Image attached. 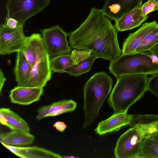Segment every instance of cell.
I'll return each mask as SVG.
<instances>
[{"instance_id":"obj_1","label":"cell","mask_w":158,"mask_h":158,"mask_svg":"<svg viewBox=\"0 0 158 158\" xmlns=\"http://www.w3.org/2000/svg\"><path fill=\"white\" fill-rule=\"evenodd\" d=\"M117 29L101 9L93 7L85 21L68 33L69 44L78 50H86L111 61L122 54Z\"/></svg>"},{"instance_id":"obj_2","label":"cell","mask_w":158,"mask_h":158,"mask_svg":"<svg viewBox=\"0 0 158 158\" xmlns=\"http://www.w3.org/2000/svg\"><path fill=\"white\" fill-rule=\"evenodd\" d=\"M148 79L147 75L139 74L123 75L117 78L108 100L114 113L127 112L143 97L148 90Z\"/></svg>"},{"instance_id":"obj_3","label":"cell","mask_w":158,"mask_h":158,"mask_svg":"<svg viewBox=\"0 0 158 158\" xmlns=\"http://www.w3.org/2000/svg\"><path fill=\"white\" fill-rule=\"evenodd\" d=\"M113 83L112 78L103 72L96 73L86 82L84 87V128L90 124L98 116Z\"/></svg>"},{"instance_id":"obj_4","label":"cell","mask_w":158,"mask_h":158,"mask_svg":"<svg viewBox=\"0 0 158 158\" xmlns=\"http://www.w3.org/2000/svg\"><path fill=\"white\" fill-rule=\"evenodd\" d=\"M109 69L117 79L127 74L152 75L158 72V60L156 57L148 53L122 54L110 61Z\"/></svg>"},{"instance_id":"obj_5","label":"cell","mask_w":158,"mask_h":158,"mask_svg":"<svg viewBox=\"0 0 158 158\" xmlns=\"http://www.w3.org/2000/svg\"><path fill=\"white\" fill-rule=\"evenodd\" d=\"M28 38L35 49L36 59L32 67L31 77L23 86L43 88L52 77L50 57L44 46L41 35L33 33L28 36Z\"/></svg>"},{"instance_id":"obj_6","label":"cell","mask_w":158,"mask_h":158,"mask_svg":"<svg viewBox=\"0 0 158 158\" xmlns=\"http://www.w3.org/2000/svg\"><path fill=\"white\" fill-rule=\"evenodd\" d=\"M151 133L150 123L131 127L118 139L114 150L115 157L138 158L143 139Z\"/></svg>"},{"instance_id":"obj_7","label":"cell","mask_w":158,"mask_h":158,"mask_svg":"<svg viewBox=\"0 0 158 158\" xmlns=\"http://www.w3.org/2000/svg\"><path fill=\"white\" fill-rule=\"evenodd\" d=\"M50 0H8L6 8V19L14 18L24 25L29 18L40 12Z\"/></svg>"},{"instance_id":"obj_8","label":"cell","mask_w":158,"mask_h":158,"mask_svg":"<svg viewBox=\"0 0 158 158\" xmlns=\"http://www.w3.org/2000/svg\"><path fill=\"white\" fill-rule=\"evenodd\" d=\"M44 43L50 58L70 54L72 48L67 40L68 34L59 25L41 30Z\"/></svg>"},{"instance_id":"obj_9","label":"cell","mask_w":158,"mask_h":158,"mask_svg":"<svg viewBox=\"0 0 158 158\" xmlns=\"http://www.w3.org/2000/svg\"><path fill=\"white\" fill-rule=\"evenodd\" d=\"M24 25L19 23L16 28H12L5 24L0 25V55H9L22 51L27 38L23 32Z\"/></svg>"},{"instance_id":"obj_10","label":"cell","mask_w":158,"mask_h":158,"mask_svg":"<svg viewBox=\"0 0 158 158\" xmlns=\"http://www.w3.org/2000/svg\"><path fill=\"white\" fill-rule=\"evenodd\" d=\"M143 0H106L101 9L111 20L116 21L131 10L141 7Z\"/></svg>"},{"instance_id":"obj_11","label":"cell","mask_w":158,"mask_h":158,"mask_svg":"<svg viewBox=\"0 0 158 158\" xmlns=\"http://www.w3.org/2000/svg\"><path fill=\"white\" fill-rule=\"evenodd\" d=\"M74 59V64L65 70V73L77 77L88 72L91 69L94 60L99 58L86 50L74 49L71 53Z\"/></svg>"},{"instance_id":"obj_12","label":"cell","mask_w":158,"mask_h":158,"mask_svg":"<svg viewBox=\"0 0 158 158\" xmlns=\"http://www.w3.org/2000/svg\"><path fill=\"white\" fill-rule=\"evenodd\" d=\"M43 91V88L17 86L10 91L9 97L13 103L27 105L39 101Z\"/></svg>"},{"instance_id":"obj_13","label":"cell","mask_w":158,"mask_h":158,"mask_svg":"<svg viewBox=\"0 0 158 158\" xmlns=\"http://www.w3.org/2000/svg\"><path fill=\"white\" fill-rule=\"evenodd\" d=\"M133 116L127 112L114 113L108 118L99 123L95 131L99 135L118 131L124 126H130Z\"/></svg>"},{"instance_id":"obj_14","label":"cell","mask_w":158,"mask_h":158,"mask_svg":"<svg viewBox=\"0 0 158 158\" xmlns=\"http://www.w3.org/2000/svg\"><path fill=\"white\" fill-rule=\"evenodd\" d=\"M158 27V23L156 21L146 23L135 31L131 33L123 43L122 54L134 53L146 36Z\"/></svg>"},{"instance_id":"obj_15","label":"cell","mask_w":158,"mask_h":158,"mask_svg":"<svg viewBox=\"0 0 158 158\" xmlns=\"http://www.w3.org/2000/svg\"><path fill=\"white\" fill-rule=\"evenodd\" d=\"M2 145L17 156L23 158H61L59 154L37 146L23 147Z\"/></svg>"},{"instance_id":"obj_16","label":"cell","mask_w":158,"mask_h":158,"mask_svg":"<svg viewBox=\"0 0 158 158\" xmlns=\"http://www.w3.org/2000/svg\"><path fill=\"white\" fill-rule=\"evenodd\" d=\"M148 16H144L141 7L135 9L115 21L114 26L118 31L131 30L139 26Z\"/></svg>"},{"instance_id":"obj_17","label":"cell","mask_w":158,"mask_h":158,"mask_svg":"<svg viewBox=\"0 0 158 158\" xmlns=\"http://www.w3.org/2000/svg\"><path fill=\"white\" fill-rule=\"evenodd\" d=\"M14 70L18 86H23L31 77L32 67L27 61L22 51L17 52Z\"/></svg>"},{"instance_id":"obj_18","label":"cell","mask_w":158,"mask_h":158,"mask_svg":"<svg viewBox=\"0 0 158 158\" xmlns=\"http://www.w3.org/2000/svg\"><path fill=\"white\" fill-rule=\"evenodd\" d=\"M34 136L29 132L13 131L1 133L0 142L1 144L13 146L20 147L29 145L33 142Z\"/></svg>"},{"instance_id":"obj_19","label":"cell","mask_w":158,"mask_h":158,"mask_svg":"<svg viewBox=\"0 0 158 158\" xmlns=\"http://www.w3.org/2000/svg\"><path fill=\"white\" fill-rule=\"evenodd\" d=\"M138 158H158V131L143 138Z\"/></svg>"},{"instance_id":"obj_20","label":"cell","mask_w":158,"mask_h":158,"mask_svg":"<svg viewBox=\"0 0 158 158\" xmlns=\"http://www.w3.org/2000/svg\"><path fill=\"white\" fill-rule=\"evenodd\" d=\"M1 113L7 120L6 126L13 131L29 133L30 127L26 122L18 114L8 108L0 109Z\"/></svg>"},{"instance_id":"obj_21","label":"cell","mask_w":158,"mask_h":158,"mask_svg":"<svg viewBox=\"0 0 158 158\" xmlns=\"http://www.w3.org/2000/svg\"><path fill=\"white\" fill-rule=\"evenodd\" d=\"M71 54L63 55L50 58V68L52 73H65V70L74 64Z\"/></svg>"},{"instance_id":"obj_22","label":"cell","mask_w":158,"mask_h":158,"mask_svg":"<svg viewBox=\"0 0 158 158\" xmlns=\"http://www.w3.org/2000/svg\"><path fill=\"white\" fill-rule=\"evenodd\" d=\"M77 106L76 102L71 99L54 102L51 104L47 117L56 116L64 113L72 112L75 110Z\"/></svg>"},{"instance_id":"obj_23","label":"cell","mask_w":158,"mask_h":158,"mask_svg":"<svg viewBox=\"0 0 158 158\" xmlns=\"http://www.w3.org/2000/svg\"><path fill=\"white\" fill-rule=\"evenodd\" d=\"M158 43V27L153 30L145 38L136 48L134 53H148Z\"/></svg>"},{"instance_id":"obj_24","label":"cell","mask_w":158,"mask_h":158,"mask_svg":"<svg viewBox=\"0 0 158 158\" xmlns=\"http://www.w3.org/2000/svg\"><path fill=\"white\" fill-rule=\"evenodd\" d=\"M158 120V116L154 114L134 115L130 126L133 127L138 124H145Z\"/></svg>"},{"instance_id":"obj_25","label":"cell","mask_w":158,"mask_h":158,"mask_svg":"<svg viewBox=\"0 0 158 158\" xmlns=\"http://www.w3.org/2000/svg\"><path fill=\"white\" fill-rule=\"evenodd\" d=\"M22 51L27 61L33 67L34 65L36 59V53L35 49L27 38Z\"/></svg>"},{"instance_id":"obj_26","label":"cell","mask_w":158,"mask_h":158,"mask_svg":"<svg viewBox=\"0 0 158 158\" xmlns=\"http://www.w3.org/2000/svg\"><path fill=\"white\" fill-rule=\"evenodd\" d=\"M148 90L155 95L158 99V72L152 75L149 78Z\"/></svg>"},{"instance_id":"obj_27","label":"cell","mask_w":158,"mask_h":158,"mask_svg":"<svg viewBox=\"0 0 158 158\" xmlns=\"http://www.w3.org/2000/svg\"><path fill=\"white\" fill-rule=\"evenodd\" d=\"M142 13L144 16L155 10H158V6L156 0H149L142 5L141 7Z\"/></svg>"},{"instance_id":"obj_28","label":"cell","mask_w":158,"mask_h":158,"mask_svg":"<svg viewBox=\"0 0 158 158\" xmlns=\"http://www.w3.org/2000/svg\"><path fill=\"white\" fill-rule=\"evenodd\" d=\"M51 105L43 106L38 110V114L36 116V119L40 120L44 118L47 117L49 113Z\"/></svg>"},{"instance_id":"obj_29","label":"cell","mask_w":158,"mask_h":158,"mask_svg":"<svg viewBox=\"0 0 158 158\" xmlns=\"http://www.w3.org/2000/svg\"><path fill=\"white\" fill-rule=\"evenodd\" d=\"M53 126V127L60 132L64 131L67 127V125L64 122L60 121L56 122Z\"/></svg>"},{"instance_id":"obj_30","label":"cell","mask_w":158,"mask_h":158,"mask_svg":"<svg viewBox=\"0 0 158 158\" xmlns=\"http://www.w3.org/2000/svg\"><path fill=\"white\" fill-rule=\"evenodd\" d=\"M19 23L18 21L13 18L6 19L5 24L8 27L12 28H16L18 26Z\"/></svg>"},{"instance_id":"obj_31","label":"cell","mask_w":158,"mask_h":158,"mask_svg":"<svg viewBox=\"0 0 158 158\" xmlns=\"http://www.w3.org/2000/svg\"><path fill=\"white\" fill-rule=\"evenodd\" d=\"M6 80V79L4 73L2 70L1 69L0 70V93L1 94H2V89Z\"/></svg>"},{"instance_id":"obj_32","label":"cell","mask_w":158,"mask_h":158,"mask_svg":"<svg viewBox=\"0 0 158 158\" xmlns=\"http://www.w3.org/2000/svg\"><path fill=\"white\" fill-rule=\"evenodd\" d=\"M148 53L156 57L158 60V43L149 51Z\"/></svg>"},{"instance_id":"obj_33","label":"cell","mask_w":158,"mask_h":158,"mask_svg":"<svg viewBox=\"0 0 158 158\" xmlns=\"http://www.w3.org/2000/svg\"><path fill=\"white\" fill-rule=\"evenodd\" d=\"M0 121L1 124L6 126L7 124V120L1 113H0Z\"/></svg>"},{"instance_id":"obj_34","label":"cell","mask_w":158,"mask_h":158,"mask_svg":"<svg viewBox=\"0 0 158 158\" xmlns=\"http://www.w3.org/2000/svg\"><path fill=\"white\" fill-rule=\"evenodd\" d=\"M156 1L157 2V3L158 6V0H156Z\"/></svg>"},{"instance_id":"obj_35","label":"cell","mask_w":158,"mask_h":158,"mask_svg":"<svg viewBox=\"0 0 158 158\" xmlns=\"http://www.w3.org/2000/svg\"><path fill=\"white\" fill-rule=\"evenodd\" d=\"M157 127L158 129V121L157 123Z\"/></svg>"}]
</instances>
